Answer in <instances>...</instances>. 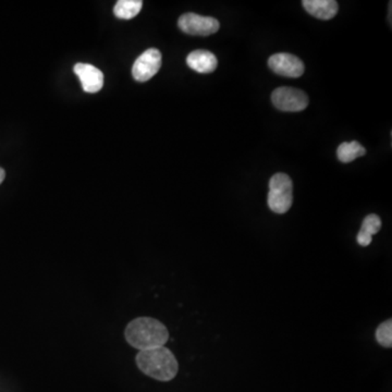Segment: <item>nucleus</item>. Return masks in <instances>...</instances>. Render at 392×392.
<instances>
[{"instance_id": "2eb2a0df", "label": "nucleus", "mask_w": 392, "mask_h": 392, "mask_svg": "<svg viewBox=\"0 0 392 392\" xmlns=\"http://www.w3.org/2000/svg\"><path fill=\"white\" fill-rule=\"evenodd\" d=\"M357 243L362 246H369L373 241V236H369V234H364V232H359L357 234Z\"/></svg>"}, {"instance_id": "1a4fd4ad", "label": "nucleus", "mask_w": 392, "mask_h": 392, "mask_svg": "<svg viewBox=\"0 0 392 392\" xmlns=\"http://www.w3.org/2000/svg\"><path fill=\"white\" fill-rule=\"evenodd\" d=\"M190 68L203 75L214 72L217 69L218 60L215 55L204 49H197L187 57Z\"/></svg>"}, {"instance_id": "9d476101", "label": "nucleus", "mask_w": 392, "mask_h": 392, "mask_svg": "<svg viewBox=\"0 0 392 392\" xmlns=\"http://www.w3.org/2000/svg\"><path fill=\"white\" fill-rule=\"evenodd\" d=\"M304 9L320 20H330L338 13V3L334 0H304Z\"/></svg>"}, {"instance_id": "6e6552de", "label": "nucleus", "mask_w": 392, "mask_h": 392, "mask_svg": "<svg viewBox=\"0 0 392 392\" xmlns=\"http://www.w3.org/2000/svg\"><path fill=\"white\" fill-rule=\"evenodd\" d=\"M73 70L81 81L82 87L87 93H97L103 89V72L94 65L89 63H77Z\"/></svg>"}, {"instance_id": "20e7f679", "label": "nucleus", "mask_w": 392, "mask_h": 392, "mask_svg": "<svg viewBox=\"0 0 392 392\" xmlns=\"http://www.w3.org/2000/svg\"><path fill=\"white\" fill-rule=\"evenodd\" d=\"M180 30L190 36H208L219 30V21L212 16H203L196 13H185L178 21Z\"/></svg>"}, {"instance_id": "423d86ee", "label": "nucleus", "mask_w": 392, "mask_h": 392, "mask_svg": "<svg viewBox=\"0 0 392 392\" xmlns=\"http://www.w3.org/2000/svg\"><path fill=\"white\" fill-rule=\"evenodd\" d=\"M161 67V53L158 49L145 50L134 62L132 75L138 82H146L157 75Z\"/></svg>"}, {"instance_id": "dca6fc26", "label": "nucleus", "mask_w": 392, "mask_h": 392, "mask_svg": "<svg viewBox=\"0 0 392 392\" xmlns=\"http://www.w3.org/2000/svg\"><path fill=\"white\" fill-rule=\"evenodd\" d=\"M6 173L3 168H0V185L3 183L4 180H5Z\"/></svg>"}, {"instance_id": "ddd939ff", "label": "nucleus", "mask_w": 392, "mask_h": 392, "mask_svg": "<svg viewBox=\"0 0 392 392\" xmlns=\"http://www.w3.org/2000/svg\"><path fill=\"white\" fill-rule=\"evenodd\" d=\"M376 340L383 346V348H391L392 347V322L391 320H386L383 324L379 325L376 330Z\"/></svg>"}, {"instance_id": "39448f33", "label": "nucleus", "mask_w": 392, "mask_h": 392, "mask_svg": "<svg viewBox=\"0 0 392 392\" xmlns=\"http://www.w3.org/2000/svg\"><path fill=\"white\" fill-rule=\"evenodd\" d=\"M273 106L281 111L298 112L308 106V97L301 89L279 87L271 94Z\"/></svg>"}, {"instance_id": "4468645a", "label": "nucleus", "mask_w": 392, "mask_h": 392, "mask_svg": "<svg viewBox=\"0 0 392 392\" xmlns=\"http://www.w3.org/2000/svg\"><path fill=\"white\" fill-rule=\"evenodd\" d=\"M381 228V219L379 216L375 215V214H371V215L366 216L363 220L362 228L359 232H364V234H369V236H373L374 234L379 232Z\"/></svg>"}, {"instance_id": "f257e3e1", "label": "nucleus", "mask_w": 392, "mask_h": 392, "mask_svg": "<svg viewBox=\"0 0 392 392\" xmlns=\"http://www.w3.org/2000/svg\"><path fill=\"white\" fill-rule=\"evenodd\" d=\"M124 336L131 346L140 351L163 347L169 340L167 327L159 320L151 317L132 320L126 326Z\"/></svg>"}, {"instance_id": "f8f14e48", "label": "nucleus", "mask_w": 392, "mask_h": 392, "mask_svg": "<svg viewBox=\"0 0 392 392\" xmlns=\"http://www.w3.org/2000/svg\"><path fill=\"white\" fill-rule=\"evenodd\" d=\"M141 0H119L114 8V16L119 19L130 20L138 16L142 10Z\"/></svg>"}, {"instance_id": "0eeeda50", "label": "nucleus", "mask_w": 392, "mask_h": 392, "mask_svg": "<svg viewBox=\"0 0 392 392\" xmlns=\"http://www.w3.org/2000/svg\"><path fill=\"white\" fill-rule=\"evenodd\" d=\"M268 65L273 72L287 77H300L305 69L301 59L285 53L273 55L268 59Z\"/></svg>"}, {"instance_id": "f03ea898", "label": "nucleus", "mask_w": 392, "mask_h": 392, "mask_svg": "<svg viewBox=\"0 0 392 392\" xmlns=\"http://www.w3.org/2000/svg\"><path fill=\"white\" fill-rule=\"evenodd\" d=\"M136 361L142 373L159 381L175 379L179 369L175 355L165 347L140 351Z\"/></svg>"}, {"instance_id": "7ed1b4c3", "label": "nucleus", "mask_w": 392, "mask_h": 392, "mask_svg": "<svg viewBox=\"0 0 392 392\" xmlns=\"http://www.w3.org/2000/svg\"><path fill=\"white\" fill-rule=\"evenodd\" d=\"M269 208L276 214H285L293 203V183L285 173H276L269 181Z\"/></svg>"}, {"instance_id": "9b49d317", "label": "nucleus", "mask_w": 392, "mask_h": 392, "mask_svg": "<svg viewBox=\"0 0 392 392\" xmlns=\"http://www.w3.org/2000/svg\"><path fill=\"white\" fill-rule=\"evenodd\" d=\"M365 154H366V150L356 141L342 143L339 145L337 150V156L343 163H351L359 157L364 156Z\"/></svg>"}]
</instances>
